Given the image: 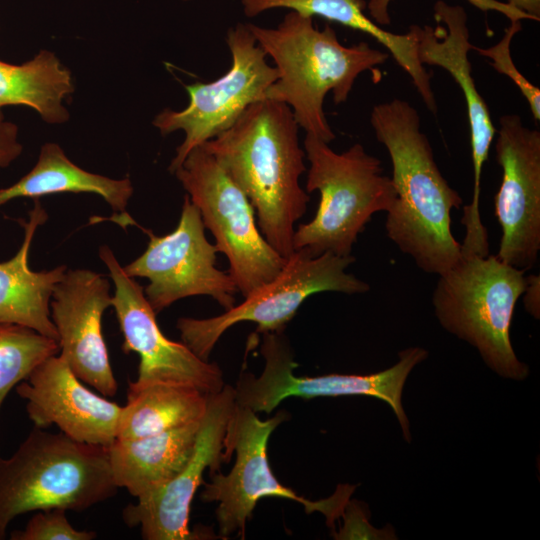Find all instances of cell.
Wrapping results in <instances>:
<instances>
[{"mask_svg":"<svg viewBox=\"0 0 540 540\" xmlns=\"http://www.w3.org/2000/svg\"><path fill=\"white\" fill-rule=\"evenodd\" d=\"M370 122L392 163L396 201L387 212V236L422 271L440 275L461 259L451 212L462 206V198L439 170L409 102L395 98L375 105Z\"/></svg>","mask_w":540,"mask_h":540,"instance_id":"6da1fadb","label":"cell"},{"mask_svg":"<svg viewBox=\"0 0 540 540\" xmlns=\"http://www.w3.org/2000/svg\"><path fill=\"white\" fill-rule=\"evenodd\" d=\"M298 129L288 105L263 99L201 145L248 197L262 235L285 258L310 200L299 184L306 166Z\"/></svg>","mask_w":540,"mask_h":540,"instance_id":"7a4b0ae2","label":"cell"},{"mask_svg":"<svg viewBox=\"0 0 540 540\" xmlns=\"http://www.w3.org/2000/svg\"><path fill=\"white\" fill-rule=\"evenodd\" d=\"M247 25L278 71L266 99L288 105L299 127L328 144L336 136L323 109L325 96L332 92L336 104L345 102L356 78L365 71L376 73L389 58L366 42L344 46L329 24L319 30L313 17L292 10L276 28Z\"/></svg>","mask_w":540,"mask_h":540,"instance_id":"3957f363","label":"cell"},{"mask_svg":"<svg viewBox=\"0 0 540 540\" xmlns=\"http://www.w3.org/2000/svg\"><path fill=\"white\" fill-rule=\"evenodd\" d=\"M107 447L35 427L9 457H0V540L27 512L83 511L116 494Z\"/></svg>","mask_w":540,"mask_h":540,"instance_id":"277c9868","label":"cell"},{"mask_svg":"<svg viewBox=\"0 0 540 540\" xmlns=\"http://www.w3.org/2000/svg\"><path fill=\"white\" fill-rule=\"evenodd\" d=\"M304 151L310 164L306 192L318 191L320 201L313 219L295 229L293 249L313 256L326 252L350 256L372 216L393 207L392 179L383 174L381 161L360 143L337 153L306 133Z\"/></svg>","mask_w":540,"mask_h":540,"instance_id":"5b68a950","label":"cell"},{"mask_svg":"<svg viewBox=\"0 0 540 540\" xmlns=\"http://www.w3.org/2000/svg\"><path fill=\"white\" fill-rule=\"evenodd\" d=\"M525 272L496 255L461 256L453 267L438 275L432 293L440 325L476 348L499 376L513 380L529 374L510 340L515 306L527 285Z\"/></svg>","mask_w":540,"mask_h":540,"instance_id":"8992f818","label":"cell"},{"mask_svg":"<svg viewBox=\"0 0 540 540\" xmlns=\"http://www.w3.org/2000/svg\"><path fill=\"white\" fill-rule=\"evenodd\" d=\"M174 174L214 236L216 249L226 256L227 272L242 296L273 280L287 258L262 235L248 197L215 157L197 146Z\"/></svg>","mask_w":540,"mask_h":540,"instance_id":"52a82bcc","label":"cell"},{"mask_svg":"<svg viewBox=\"0 0 540 540\" xmlns=\"http://www.w3.org/2000/svg\"><path fill=\"white\" fill-rule=\"evenodd\" d=\"M354 262L352 255L326 252L313 256L303 249L294 250L280 273L242 303L211 318H179L176 327L181 340L198 357L208 360L220 337L237 323L254 322L260 333L284 331L304 301L314 294L332 291L352 295L369 291L368 283L346 271Z\"/></svg>","mask_w":540,"mask_h":540,"instance_id":"ba28073f","label":"cell"},{"mask_svg":"<svg viewBox=\"0 0 540 540\" xmlns=\"http://www.w3.org/2000/svg\"><path fill=\"white\" fill-rule=\"evenodd\" d=\"M288 418L285 411L261 420L252 410L235 405L225 436L224 459L236 453V460L227 475L211 474V482L203 483L201 499L218 502L215 511L219 536L227 538L237 532L244 538L246 522L251 518L259 499L280 497L296 501L307 513L321 512L331 524L339 516L353 489L345 487L341 494L329 499L311 501L283 486L274 476L267 458L270 435Z\"/></svg>","mask_w":540,"mask_h":540,"instance_id":"9c48e42d","label":"cell"},{"mask_svg":"<svg viewBox=\"0 0 540 540\" xmlns=\"http://www.w3.org/2000/svg\"><path fill=\"white\" fill-rule=\"evenodd\" d=\"M282 332L262 333L261 354L265 360L258 376L243 371L235 390L238 406L255 413L272 412L289 397L311 399L363 395L385 401L393 409L406 441H410L409 421L402 406V391L412 369L427 356V350L411 347L398 353L399 360L392 367L369 375L328 374L299 377L290 345Z\"/></svg>","mask_w":540,"mask_h":540,"instance_id":"30bf717a","label":"cell"},{"mask_svg":"<svg viewBox=\"0 0 540 540\" xmlns=\"http://www.w3.org/2000/svg\"><path fill=\"white\" fill-rule=\"evenodd\" d=\"M226 42L232 55L230 69L215 81L185 85L189 104L180 111L162 110L153 125L162 135L177 130L185 139L169 165L174 173L192 149L229 129L251 104L266 99L278 71L266 61L247 24L229 28Z\"/></svg>","mask_w":540,"mask_h":540,"instance_id":"8fae6325","label":"cell"},{"mask_svg":"<svg viewBox=\"0 0 540 540\" xmlns=\"http://www.w3.org/2000/svg\"><path fill=\"white\" fill-rule=\"evenodd\" d=\"M143 230L147 248L123 270L149 281L144 294L156 314L190 296H210L225 310L235 305L237 286L227 271L216 267L218 250L207 240L201 214L188 195L172 232L156 236Z\"/></svg>","mask_w":540,"mask_h":540,"instance_id":"7c38bea8","label":"cell"},{"mask_svg":"<svg viewBox=\"0 0 540 540\" xmlns=\"http://www.w3.org/2000/svg\"><path fill=\"white\" fill-rule=\"evenodd\" d=\"M99 257L114 283V308L124 341L125 353L139 355L136 385L168 383L192 386L207 395L218 393L225 383L216 363L198 357L183 342L168 339L161 331L156 313L144 288L123 270L112 250L103 245Z\"/></svg>","mask_w":540,"mask_h":540,"instance_id":"4fadbf2b","label":"cell"},{"mask_svg":"<svg viewBox=\"0 0 540 540\" xmlns=\"http://www.w3.org/2000/svg\"><path fill=\"white\" fill-rule=\"evenodd\" d=\"M495 154L502 179L494 198L502 235L496 256L518 269H532L540 251V132L519 115L499 119Z\"/></svg>","mask_w":540,"mask_h":540,"instance_id":"5bb4252c","label":"cell"},{"mask_svg":"<svg viewBox=\"0 0 540 540\" xmlns=\"http://www.w3.org/2000/svg\"><path fill=\"white\" fill-rule=\"evenodd\" d=\"M234 387L225 384L221 391L209 396L192 456L169 482L159 489L137 498L122 512L129 527L140 526L145 540H195L207 538L189 528L193 497L203 484V472H215L224 460L225 436L235 408Z\"/></svg>","mask_w":540,"mask_h":540,"instance_id":"9a60e30c","label":"cell"},{"mask_svg":"<svg viewBox=\"0 0 540 540\" xmlns=\"http://www.w3.org/2000/svg\"><path fill=\"white\" fill-rule=\"evenodd\" d=\"M109 291L104 275L67 269L50 300L60 356L82 382L105 397L118 390L102 332L103 314L112 305Z\"/></svg>","mask_w":540,"mask_h":540,"instance_id":"2e32d148","label":"cell"},{"mask_svg":"<svg viewBox=\"0 0 540 540\" xmlns=\"http://www.w3.org/2000/svg\"><path fill=\"white\" fill-rule=\"evenodd\" d=\"M435 28L412 25L418 57L423 65L439 66L453 77L465 98L470 127L473 164L471 203L463 207L461 224L470 231L483 227L480 216L481 175L496 135L488 105L476 88L468 53L474 49L469 41L467 14L463 7L443 0L434 4Z\"/></svg>","mask_w":540,"mask_h":540,"instance_id":"e0dca14e","label":"cell"},{"mask_svg":"<svg viewBox=\"0 0 540 540\" xmlns=\"http://www.w3.org/2000/svg\"><path fill=\"white\" fill-rule=\"evenodd\" d=\"M15 388L35 427L56 425L73 440L104 447L116 439L122 406L89 390L60 355L46 359Z\"/></svg>","mask_w":540,"mask_h":540,"instance_id":"ac0fdd59","label":"cell"},{"mask_svg":"<svg viewBox=\"0 0 540 540\" xmlns=\"http://www.w3.org/2000/svg\"><path fill=\"white\" fill-rule=\"evenodd\" d=\"M47 217L45 209L35 199L29 218L21 221L24 238L19 250L11 259L0 262V323L22 325L57 341L50 300L67 267L61 265L47 271H33L29 267L34 234Z\"/></svg>","mask_w":540,"mask_h":540,"instance_id":"d6986e66","label":"cell"},{"mask_svg":"<svg viewBox=\"0 0 540 540\" xmlns=\"http://www.w3.org/2000/svg\"><path fill=\"white\" fill-rule=\"evenodd\" d=\"M201 422L137 439H115L107 450L116 486L140 498L169 482L192 456Z\"/></svg>","mask_w":540,"mask_h":540,"instance_id":"ffe728a7","label":"cell"},{"mask_svg":"<svg viewBox=\"0 0 540 540\" xmlns=\"http://www.w3.org/2000/svg\"><path fill=\"white\" fill-rule=\"evenodd\" d=\"M244 14L254 17L266 10L286 8L305 16H320L328 21L361 31L383 45L397 64L411 77L424 104L434 115L437 104L431 85V73L418 57L413 34H396L381 28L364 12L365 0H242Z\"/></svg>","mask_w":540,"mask_h":540,"instance_id":"44dd1931","label":"cell"},{"mask_svg":"<svg viewBox=\"0 0 540 540\" xmlns=\"http://www.w3.org/2000/svg\"><path fill=\"white\" fill-rule=\"evenodd\" d=\"M93 193L114 211L125 212L133 186L129 178L112 179L73 163L56 143H45L34 167L16 183L0 189V206L16 198H40L57 193Z\"/></svg>","mask_w":540,"mask_h":540,"instance_id":"7402d4cb","label":"cell"},{"mask_svg":"<svg viewBox=\"0 0 540 540\" xmlns=\"http://www.w3.org/2000/svg\"><path fill=\"white\" fill-rule=\"evenodd\" d=\"M209 396L187 385H136L130 382L127 403L122 406L118 420L116 439L147 437L201 421Z\"/></svg>","mask_w":540,"mask_h":540,"instance_id":"603a6c76","label":"cell"},{"mask_svg":"<svg viewBox=\"0 0 540 540\" xmlns=\"http://www.w3.org/2000/svg\"><path fill=\"white\" fill-rule=\"evenodd\" d=\"M74 91L70 71L50 51L15 65L0 60V118L8 105L28 106L49 124L69 119L63 100Z\"/></svg>","mask_w":540,"mask_h":540,"instance_id":"cb8c5ba5","label":"cell"},{"mask_svg":"<svg viewBox=\"0 0 540 540\" xmlns=\"http://www.w3.org/2000/svg\"><path fill=\"white\" fill-rule=\"evenodd\" d=\"M58 352L56 340L22 325L0 323V410L11 389Z\"/></svg>","mask_w":540,"mask_h":540,"instance_id":"d4e9b609","label":"cell"},{"mask_svg":"<svg viewBox=\"0 0 540 540\" xmlns=\"http://www.w3.org/2000/svg\"><path fill=\"white\" fill-rule=\"evenodd\" d=\"M505 13L511 19V24L505 30L502 39L489 48L474 47V50L479 55L491 59V66L515 83L527 100L534 119L538 121L540 119V90L517 69L511 56L512 39L521 30V20L529 17L514 9L506 10Z\"/></svg>","mask_w":540,"mask_h":540,"instance_id":"484cf974","label":"cell"},{"mask_svg":"<svg viewBox=\"0 0 540 540\" xmlns=\"http://www.w3.org/2000/svg\"><path fill=\"white\" fill-rule=\"evenodd\" d=\"M12 540H92L93 531L77 530L67 519L66 510L53 508L39 510L23 530L11 533Z\"/></svg>","mask_w":540,"mask_h":540,"instance_id":"4316f807","label":"cell"},{"mask_svg":"<svg viewBox=\"0 0 540 540\" xmlns=\"http://www.w3.org/2000/svg\"><path fill=\"white\" fill-rule=\"evenodd\" d=\"M392 0H369L366 8L374 22L378 25L391 23L388 6ZM509 9L522 12L533 20L540 18V0H509L506 5Z\"/></svg>","mask_w":540,"mask_h":540,"instance_id":"83f0119b","label":"cell"},{"mask_svg":"<svg viewBox=\"0 0 540 540\" xmlns=\"http://www.w3.org/2000/svg\"><path fill=\"white\" fill-rule=\"evenodd\" d=\"M23 146L18 141V127L4 117L0 118V168L9 166L22 153Z\"/></svg>","mask_w":540,"mask_h":540,"instance_id":"f1b7e54d","label":"cell"},{"mask_svg":"<svg viewBox=\"0 0 540 540\" xmlns=\"http://www.w3.org/2000/svg\"><path fill=\"white\" fill-rule=\"evenodd\" d=\"M524 306L534 318L539 319L540 316V277L539 275L531 274L527 276V285L523 292Z\"/></svg>","mask_w":540,"mask_h":540,"instance_id":"f546056e","label":"cell"},{"mask_svg":"<svg viewBox=\"0 0 540 540\" xmlns=\"http://www.w3.org/2000/svg\"><path fill=\"white\" fill-rule=\"evenodd\" d=\"M183 1H189V0H183Z\"/></svg>","mask_w":540,"mask_h":540,"instance_id":"4dcf8cb0","label":"cell"}]
</instances>
